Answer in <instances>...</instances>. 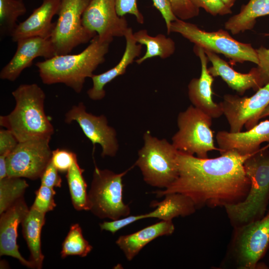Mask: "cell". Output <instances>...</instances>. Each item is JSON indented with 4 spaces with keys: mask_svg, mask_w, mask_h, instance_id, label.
<instances>
[{
    "mask_svg": "<svg viewBox=\"0 0 269 269\" xmlns=\"http://www.w3.org/2000/svg\"><path fill=\"white\" fill-rule=\"evenodd\" d=\"M75 121L79 125L85 136L94 146L96 144L102 148L101 156H115L119 148L115 129L108 125L106 117L104 115L95 116L87 112L83 103L73 106L65 115V122L70 124Z\"/></svg>",
    "mask_w": 269,
    "mask_h": 269,
    "instance_id": "4fadbf2b",
    "label": "cell"
},
{
    "mask_svg": "<svg viewBox=\"0 0 269 269\" xmlns=\"http://www.w3.org/2000/svg\"><path fill=\"white\" fill-rule=\"evenodd\" d=\"M224 4L228 6L229 8H231V7L235 4L236 0H222Z\"/></svg>",
    "mask_w": 269,
    "mask_h": 269,
    "instance_id": "b9f144b4",
    "label": "cell"
},
{
    "mask_svg": "<svg viewBox=\"0 0 269 269\" xmlns=\"http://www.w3.org/2000/svg\"><path fill=\"white\" fill-rule=\"evenodd\" d=\"M265 36H269V33H267L265 34Z\"/></svg>",
    "mask_w": 269,
    "mask_h": 269,
    "instance_id": "ee69618b",
    "label": "cell"
},
{
    "mask_svg": "<svg viewBox=\"0 0 269 269\" xmlns=\"http://www.w3.org/2000/svg\"><path fill=\"white\" fill-rule=\"evenodd\" d=\"M29 209L23 197L0 214V255L12 257L22 265L35 269L30 261L25 260L21 256L17 244L18 225L23 221Z\"/></svg>",
    "mask_w": 269,
    "mask_h": 269,
    "instance_id": "2e32d148",
    "label": "cell"
},
{
    "mask_svg": "<svg viewBox=\"0 0 269 269\" xmlns=\"http://www.w3.org/2000/svg\"><path fill=\"white\" fill-rule=\"evenodd\" d=\"M195 54L201 63V74L199 78L191 80L188 85V94L192 105L201 110L212 119H217L223 115L220 104L213 100L212 84L213 77L207 68L209 61L201 48L194 46Z\"/></svg>",
    "mask_w": 269,
    "mask_h": 269,
    "instance_id": "e0dca14e",
    "label": "cell"
},
{
    "mask_svg": "<svg viewBox=\"0 0 269 269\" xmlns=\"http://www.w3.org/2000/svg\"><path fill=\"white\" fill-rule=\"evenodd\" d=\"M269 143L251 154L244 167L250 181L246 198L225 205L226 213L235 227L263 218L269 200Z\"/></svg>",
    "mask_w": 269,
    "mask_h": 269,
    "instance_id": "277c9868",
    "label": "cell"
},
{
    "mask_svg": "<svg viewBox=\"0 0 269 269\" xmlns=\"http://www.w3.org/2000/svg\"><path fill=\"white\" fill-rule=\"evenodd\" d=\"M16 42L15 54L0 72L1 79L14 81L24 69L31 66L36 58L43 57L48 59L55 56L49 38L31 37L20 39Z\"/></svg>",
    "mask_w": 269,
    "mask_h": 269,
    "instance_id": "9a60e30c",
    "label": "cell"
},
{
    "mask_svg": "<svg viewBox=\"0 0 269 269\" xmlns=\"http://www.w3.org/2000/svg\"><path fill=\"white\" fill-rule=\"evenodd\" d=\"M28 184L22 177L7 176L0 179V214L23 197Z\"/></svg>",
    "mask_w": 269,
    "mask_h": 269,
    "instance_id": "83f0119b",
    "label": "cell"
},
{
    "mask_svg": "<svg viewBox=\"0 0 269 269\" xmlns=\"http://www.w3.org/2000/svg\"><path fill=\"white\" fill-rule=\"evenodd\" d=\"M198 8H202L210 14L224 15L232 13L231 8L227 6L222 0H190Z\"/></svg>",
    "mask_w": 269,
    "mask_h": 269,
    "instance_id": "836d02e7",
    "label": "cell"
},
{
    "mask_svg": "<svg viewBox=\"0 0 269 269\" xmlns=\"http://www.w3.org/2000/svg\"><path fill=\"white\" fill-rule=\"evenodd\" d=\"M144 219H145L144 214L136 215H129L111 221H104L100 224V227L101 230H105L114 234L129 225Z\"/></svg>",
    "mask_w": 269,
    "mask_h": 269,
    "instance_id": "e575fe53",
    "label": "cell"
},
{
    "mask_svg": "<svg viewBox=\"0 0 269 269\" xmlns=\"http://www.w3.org/2000/svg\"><path fill=\"white\" fill-rule=\"evenodd\" d=\"M76 154L67 149L57 148L52 152L51 161L59 172H67L73 164Z\"/></svg>",
    "mask_w": 269,
    "mask_h": 269,
    "instance_id": "d6a6232c",
    "label": "cell"
},
{
    "mask_svg": "<svg viewBox=\"0 0 269 269\" xmlns=\"http://www.w3.org/2000/svg\"><path fill=\"white\" fill-rule=\"evenodd\" d=\"M45 214L31 206L21 223L23 236L30 253V261L35 269H41L44 260L41 248V233L45 222Z\"/></svg>",
    "mask_w": 269,
    "mask_h": 269,
    "instance_id": "cb8c5ba5",
    "label": "cell"
},
{
    "mask_svg": "<svg viewBox=\"0 0 269 269\" xmlns=\"http://www.w3.org/2000/svg\"><path fill=\"white\" fill-rule=\"evenodd\" d=\"M229 125V132L247 130L256 125L263 111L269 105V82L251 97L226 94L219 103Z\"/></svg>",
    "mask_w": 269,
    "mask_h": 269,
    "instance_id": "7c38bea8",
    "label": "cell"
},
{
    "mask_svg": "<svg viewBox=\"0 0 269 269\" xmlns=\"http://www.w3.org/2000/svg\"><path fill=\"white\" fill-rule=\"evenodd\" d=\"M170 32L179 33L204 50L224 55L232 65L245 62L257 65L259 63L256 49L250 43L236 40L226 30L206 31L196 24L177 18L171 22Z\"/></svg>",
    "mask_w": 269,
    "mask_h": 269,
    "instance_id": "8992f818",
    "label": "cell"
},
{
    "mask_svg": "<svg viewBox=\"0 0 269 269\" xmlns=\"http://www.w3.org/2000/svg\"><path fill=\"white\" fill-rule=\"evenodd\" d=\"M26 12L22 0H0V35L10 36L17 25V18Z\"/></svg>",
    "mask_w": 269,
    "mask_h": 269,
    "instance_id": "f1b7e54d",
    "label": "cell"
},
{
    "mask_svg": "<svg viewBox=\"0 0 269 269\" xmlns=\"http://www.w3.org/2000/svg\"><path fill=\"white\" fill-rule=\"evenodd\" d=\"M174 230L172 221L161 220L134 233L120 236L116 244L127 260L131 261L149 243L159 237L171 235Z\"/></svg>",
    "mask_w": 269,
    "mask_h": 269,
    "instance_id": "7402d4cb",
    "label": "cell"
},
{
    "mask_svg": "<svg viewBox=\"0 0 269 269\" xmlns=\"http://www.w3.org/2000/svg\"><path fill=\"white\" fill-rule=\"evenodd\" d=\"M134 166L116 173L95 165L88 193L89 211L100 218L112 220L129 215L131 208L123 201V178Z\"/></svg>",
    "mask_w": 269,
    "mask_h": 269,
    "instance_id": "52a82bcc",
    "label": "cell"
},
{
    "mask_svg": "<svg viewBox=\"0 0 269 269\" xmlns=\"http://www.w3.org/2000/svg\"><path fill=\"white\" fill-rule=\"evenodd\" d=\"M216 139L220 153L236 150L241 155L253 154L260 149L262 143H269V120L262 121L245 132L219 131Z\"/></svg>",
    "mask_w": 269,
    "mask_h": 269,
    "instance_id": "d6986e66",
    "label": "cell"
},
{
    "mask_svg": "<svg viewBox=\"0 0 269 269\" xmlns=\"http://www.w3.org/2000/svg\"><path fill=\"white\" fill-rule=\"evenodd\" d=\"M7 155H0V179L7 176L6 157Z\"/></svg>",
    "mask_w": 269,
    "mask_h": 269,
    "instance_id": "60d3db41",
    "label": "cell"
},
{
    "mask_svg": "<svg viewBox=\"0 0 269 269\" xmlns=\"http://www.w3.org/2000/svg\"><path fill=\"white\" fill-rule=\"evenodd\" d=\"M204 51L212 63V66L208 68L211 75L220 77L230 88L240 95L251 89L257 91L269 82L258 67L253 68L248 73L238 72L216 53Z\"/></svg>",
    "mask_w": 269,
    "mask_h": 269,
    "instance_id": "ac0fdd59",
    "label": "cell"
},
{
    "mask_svg": "<svg viewBox=\"0 0 269 269\" xmlns=\"http://www.w3.org/2000/svg\"><path fill=\"white\" fill-rule=\"evenodd\" d=\"M152 0L153 5L159 11L164 19L167 32L168 34H169L170 33L169 30L171 22L176 20L177 18L174 14L168 0Z\"/></svg>",
    "mask_w": 269,
    "mask_h": 269,
    "instance_id": "f35d334b",
    "label": "cell"
},
{
    "mask_svg": "<svg viewBox=\"0 0 269 269\" xmlns=\"http://www.w3.org/2000/svg\"><path fill=\"white\" fill-rule=\"evenodd\" d=\"M18 141L8 129L0 131V155L8 154L16 146Z\"/></svg>",
    "mask_w": 269,
    "mask_h": 269,
    "instance_id": "74e56055",
    "label": "cell"
},
{
    "mask_svg": "<svg viewBox=\"0 0 269 269\" xmlns=\"http://www.w3.org/2000/svg\"><path fill=\"white\" fill-rule=\"evenodd\" d=\"M256 51L259 60L257 67L269 81V48L261 46Z\"/></svg>",
    "mask_w": 269,
    "mask_h": 269,
    "instance_id": "ab89813d",
    "label": "cell"
},
{
    "mask_svg": "<svg viewBox=\"0 0 269 269\" xmlns=\"http://www.w3.org/2000/svg\"><path fill=\"white\" fill-rule=\"evenodd\" d=\"M55 194L53 188L41 184L35 192V198L31 206L45 214L53 210L56 206L54 200Z\"/></svg>",
    "mask_w": 269,
    "mask_h": 269,
    "instance_id": "4dcf8cb0",
    "label": "cell"
},
{
    "mask_svg": "<svg viewBox=\"0 0 269 269\" xmlns=\"http://www.w3.org/2000/svg\"><path fill=\"white\" fill-rule=\"evenodd\" d=\"M215 158H201L178 151V176L162 190L154 193L161 197L171 193L189 196L196 208L236 204L244 200L250 181L244 163L252 154L241 155L236 150L222 152Z\"/></svg>",
    "mask_w": 269,
    "mask_h": 269,
    "instance_id": "6da1fadb",
    "label": "cell"
},
{
    "mask_svg": "<svg viewBox=\"0 0 269 269\" xmlns=\"http://www.w3.org/2000/svg\"><path fill=\"white\" fill-rule=\"evenodd\" d=\"M133 33L132 28L129 27L124 36L126 42L125 50L119 62L109 70L100 74H93L91 77L93 86L87 91L91 100L103 99L106 95L105 86L117 77L124 74L127 67L140 55L142 45L136 42Z\"/></svg>",
    "mask_w": 269,
    "mask_h": 269,
    "instance_id": "44dd1931",
    "label": "cell"
},
{
    "mask_svg": "<svg viewBox=\"0 0 269 269\" xmlns=\"http://www.w3.org/2000/svg\"><path fill=\"white\" fill-rule=\"evenodd\" d=\"M212 119L192 105L189 106L178 115V130L172 137V144L178 151L201 158H208L210 151H219L214 144Z\"/></svg>",
    "mask_w": 269,
    "mask_h": 269,
    "instance_id": "ba28073f",
    "label": "cell"
},
{
    "mask_svg": "<svg viewBox=\"0 0 269 269\" xmlns=\"http://www.w3.org/2000/svg\"><path fill=\"white\" fill-rule=\"evenodd\" d=\"M143 139L134 165L140 169L146 184L166 189L178 176V150L166 139L152 136L149 131L144 133Z\"/></svg>",
    "mask_w": 269,
    "mask_h": 269,
    "instance_id": "5b68a950",
    "label": "cell"
},
{
    "mask_svg": "<svg viewBox=\"0 0 269 269\" xmlns=\"http://www.w3.org/2000/svg\"><path fill=\"white\" fill-rule=\"evenodd\" d=\"M267 15H269V0H250L242 5L238 13L230 17L224 26L232 34L237 35L252 29L257 18Z\"/></svg>",
    "mask_w": 269,
    "mask_h": 269,
    "instance_id": "d4e9b609",
    "label": "cell"
},
{
    "mask_svg": "<svg viewBox=\"0 0 269 269\" xmlns=\"http://www.w3.org/2000/svg\"><path fill=\"white\" fill-rule=\"evenodd\" d=\"M50 140L35 138L18 142L6 157L7 175L31 180L40 178L51 159Z\"/></svg>",
    "mask_w": 269,
    "mask_h": 269,
    "instance_id": "8fae6325",
    "label": "cell"
},
{
    "mask_svg": "<svg viewBox=\"0 0 269 269\" xmlns=\"http://www.w3.org/2000/svg\"><path fill=\"white\" fill-rule=\"evenodd\" d=\"M115 4L117 12L120 16L131 14L135 16L138 23H143L144 18L137 8L136 0H115Z\"/></svg>",
    "mask_w": 269,
    "mask_h": 269,
    "instance_id": "d590c367",
    "label": "cell"
},
{
    "mask_svg": "<svg viewBox=\"0 0 269 269\" xmlns=\"http://www.w3.org/2000/svg\"><path fill=\"white\" fill-rule=\"evenodd\" d=\"M82 21L88 29L100 39L112 41L114 37L125 36L129 28L127 20L117 12L115 0H91Z\"/></svg>",
    "mask_w": 269,
    "mask_h": 269,
    "instance_id": "5bb4252c",
    "label": "cell"
},
{
    "mask_svg": "<svg viewBox=\"0 0 269 269\" xmlns=\"http://www.w3.org/2000/svg\"><path fill=\"white\" fill-rule=\"evenodd\" d=\"M58 172L50 160L40 177L41 184L53 189L61 187L62 180Z\"/></svg>",
    "mask_w": 269,
    "mask_h": 269,
    "instance_id": "8d00e7d4",
    "label": "cell"
},
{
    "mask_svg": "<svg viewBox=\"0 0 269 269\" xmlns=\"http://www.w3.org/2000/svg\"><path fill=\"white\" fill-rule=\"evenodd\" d=\"M61 0H43L23 21L19 23L10 36L13 42L31 37L49 38L55 25L53 17L57 14Z\"/></svg>",
    "mask_w": 269,
    "mask_h": 269,
    "instance_id": "ffe728a7",
    "label": "cell"
},
{
    "mask_svg": "<svg viewBox=\"0 0 269 269\" xmlns=\"http://www.w3.org/2000/svg\"><path fill=\"white\" fill-rule=\"evenodd\" d=\"M82 52L64 54L35 64L42 82L47 85L63 83L80 93L87 78L105 61L111 41L103 40L96 35Z\"/></svg>",
    "mask_w": 269,
    "mask_h": 269,
    "instance_id": "7a4b0ae2",
    "label": "cell"
},
{
    "mask_svg": "<svg viewBox=\"0 0 269 269\" xmlns=\"http://www.w3.org/2000/svg\"><path fill=\"white\" fill-rule=\"evenodd\" d=\"M14 109L0 116V125L10 131L18 142L50 138L54 129L44 111L45 94L36 84H21L12 92Z\"/></svg>",
    "mask_w": 269,
    "mask_h": 269,
    "instance_id": "3957f363",
    "label": "cell"
},
{
    "mask_svg": "<svg viewBox=\"0 0 269 269\" xmlns=\"http://www.w3.org/2000/svg\"><path fill=\"white\" fill-rule=\"evenodd\" d=\"M269 245V212L261 219L236 227L233 252L239 269H254Z\"/></svg>",
    "mask_w": 269,
    "mask_h": 269,
    "instance_id": "30bf717a",
    "label": "cell"
},
{
    "mask_svg": "<svg viewBox=\"0 0 269 269\" xmlns=\"http://www.w3.org/2000/svg\"><path fill=\"white\" fill-rule=\"evenodd\" d=\"M174 14L177 18L188 20L197 16L199 8L196 7L190 0H168Z\"/></svg>",
    "mask_w": 269,
    "mask_h": 269,
    "instance_id": "1f68e13d",
    "label": "cell"
},
{
    "mask_svg": "<svg viewBox=\"0 0 269 269\" xmlns=\"http://www.w3.org/2000/svg\"><path fill=\"white\" fill-rule=\"evenodd\" d=\"M83 172L77 158L66 172V177L74 208L78 211H89L87 184L83 175Z\"/></svg>",
    "mask_w": 269,
    "mask_h": 269,
    "instance_id": "4316f807",
    "label": "cell"
},
{
    "mask_svg": "<svg viewBox=\"0 0 269 269\" xmlns=\"http://www.w3.org/2000/svg\"><path fill=\"white\" fill-rule=\"evenodd\" d=\"M269 116V105L263 111L260 116V119Z\"/></svg>",
    "mask_w": 269,
    "mask_h": 269,
    "instance_id": "7bdbcfd3",
    "label": "cell"
},
{
    "mask_svg": "<svg viewBox=\"0 0 269 269\" xmlns=\"http://www.w3.org/2000/svg\"><path fill=\"white\" fill-rule=\"evenodd\" d=\"M93 247L84 238L82 230L78 224L72 225L62 244L61 258L70 256L85 257L89 254Z\"/></svg>",
    "mask_w": 269,
    "mask_h": 269,
    "instance_id": "f546056e",
    "label": "cell"
},
{
    "mask_svg": "<svg viewBox=\"0 0 269 269\" xmlns=\"http://www.w3.org/2000/svg\"><path fill=\"white\" fill-rule=\"evenodd\" d=\"M161 201H153L150 206L154 209L144 214L145 219L157 218L172 221L175 217H185L193 214L197 209L193 201L188 196L180 193L165 194Z\"/></svg>",
    "mask_w": 269,
    "mask_h": 269,
    "instance_id": "603a6c76",
    "label": "cell"
},
{
    "mask_svg": "<svg viewBox=\"0 0 269 269\" xmlns=\"http://www.w3.org/2000/svg\"><path fill=\"white\" fill-rule=\"evenodd\" d=\"M136 42L146 47L144 54L135 60L138 64H140L148 59L159 57L166 59L171 56L175 51V43L170 37L163 34L156 36L149 35L146 29H141L133 33Z\"/></svg>",
    "mask_w": 269,
    "mask_h": 269,
    "instance_id": "484cf974",
    "label": "cell"
},
{
    "mask_svg": "<svg viewBox=\"0 0 269 269\" xmlns=\"http://www.w3.org/2000/svg\"><path fill=\"white\" fill-rule=\"evenodd\" d=\"M91 0H61L58 18L50 40L55 55L67 54L77 46L91 41L96 35L83 24L82 17Z\"/></svg>",
    "mask_w": 269,
    "mask_h": 269,
    "instance_id": "9c48e42d",
    "label": "cell"
}]
</instances>
